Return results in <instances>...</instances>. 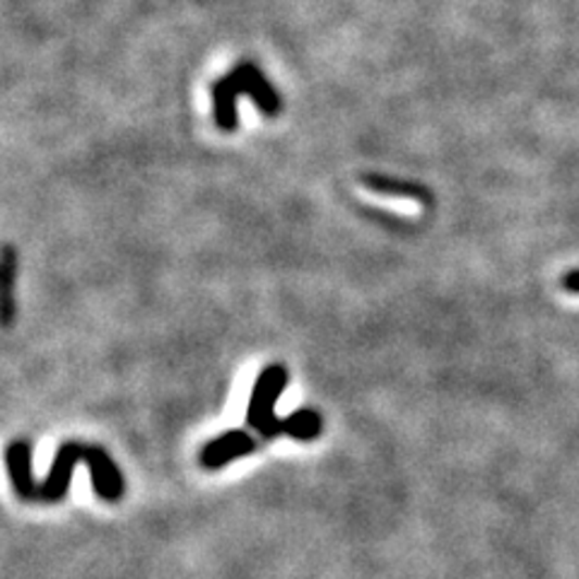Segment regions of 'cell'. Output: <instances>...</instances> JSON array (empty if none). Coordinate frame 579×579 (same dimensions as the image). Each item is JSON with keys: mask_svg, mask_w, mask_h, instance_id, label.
Listing matches in <instances>:
<instances>
[{"mask_svg": "<svg viewBox=\"0 0 579 579\" xmlns=\"http://www.w3.org/2000/svg\"><path fill=\"white\" fill-rule=\"evenodd\" d=\"M367 184L377 191H387V193H397V196H408V199H418V201H430L428 199V191H423L418 187H411V184H393L389 179H375L369 177Z\"/></svg>", "mask_w": 579, "mask_h": 579, "instance_id": "cell-6", "label": "cell"}, {"mask_svg": "<svg viewBox=\"0 0 579 579\" xmlns=\"http://www.w3.org/2000/svg\"><path fill=\"white\" fill-rule=\"evenodd\" d=\"M256 444L259 442L247 430H229L203 446L199 456L201 466L207 468V471H215V468H223L225 464L235 462V458L254 454Z\"/></svg>", "mask_w": 579, "mask_h": 579, "instance_id": "cell-3", "label": "cell"}, {"mask_svg": "<svg viewBox=\"0 0 579 579\" xmlns=\"http://www.w3.org/2000/svg\"><path fill=\"white\" fill-rule=\"evenodd\" d=\"M83 462L90 468L95 493L106 502H118L124 498V476L100 444L85 442H63L59 452L53 454L51 471L43 483L32 480V444L27 440L10 442L5 452V464L15 493L22 500L32 502H59L68 493L71 476L75 464Z\"/></svg>", "mask_w": 579, "mask_h": 579, "instance_id": "cell-1", "label": "cell"}, {"mask_svg": "<svg viewBox=\"0 0 579 579\" xmlns=\"http://www.w3.org/2000/svg\"><path fill=\"white\" fill-rule=\"evenodd\" d=\"M324 428V420L322 415L312 411V408H302V411H294L290 413L288 418H280L276 425V437L278 435H288L292 440H300V442H312L316 437L322 435Z\"/></svg>", "mask_w": 579, "mask_h": 579, "instance_id": "cell-4", "label": "cell"}, {"mask_svg": "<svg viewBox=\"0 0 579 579\" xmlns=\"http://www.w3.org/2000/svg\"><path fill=\"white\" fill-rule=\"evenodd\" d=\"M288 387V369L286 365H268L264 373L259 375L254 389H251V399L247 406V425L251 430H256L264 440H276V403L280 393Z\"/></svg>", "mask_w": 579, "mask_h": 579, "instance_id": "cell-2", "label": "cell"}, {"mask_svg": "<svg viewBox=\"0 0 579 579\" xmlns=\"http://www.w3.org/2000/svg\"><path fill=\"white\" fill-rule=\"evenodd\" d=\"M563 288L567 292H572V294H579V268L570 270V273H565L563 276Z\"/></svg>", "mask_w": 579, "mask_h": 579, "instance_id": "cell-7", "label": "cell"}, {"mask_svg": "<svg viewBox=\"0 0 579 579\" xmlns=\"http://www.w3.org/2000/svg\"><path fill=\"white\" fill-rule=\"evenodd\" d=\"M15 273H17V251L13 244L3 247V264H0V288H3V326L13 324L15 316V302H13V288H15Z\"/></svg>", "mask_w": 579, "mask_h": 579, "instance_id": "cell-5", "label": "cell"}]
</instances>
